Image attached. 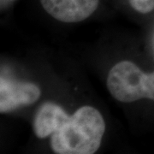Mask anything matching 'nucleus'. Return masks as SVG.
Wrapping results in <instances>:
<instances>
[{
  "label": "nucleus",
  "instance_id": "nucleus-1",
  "mask_svg": "<svg viewBox=\"0 0 154 154\" xmlns=\"http://www.w3.org/2000/svg\"><path fill=\"white\" fill-rule=\"evenodd\" d=\"M105 123L92 106L79 108L51 135V146L57 154H94L100 146Z\"/></svg>",
  "mask_w": 154,
  "mask_h": 154
},
{
  "label": "nucleus",
  "instance_id": "nucleus-2",
  "mask_svg": "<svg viewBox=\"0 0 154 154\" xmlns=\"http://www.w3.org/2000/svg\"><path fill=\"white\" fill-rule=\"evenodd\" d=\"M106 84L113 98L120 102L154 100V71L146 74L130 61H122L112 67Z\"/></svg>",
  "mask_w": 154,
  "mask_h": 154
},
{
  "label": "nucleus",
  "instance_id": "nucleus-3",
  "mask_svg": "<svg viewBox=\"0 0 154 154\" xmlns=\"http://www.w3.org/2000/svg\"><path fill=\"white\" fill-rule=\"evenodd\" d=\"M48 14L63 22H78L89 17L99 5V0H40Z\"/></svg>",
  "mask_w": 154,
  "mask_h": 154
},
{
  "label": "nucleus",
  "instance_id": "nucleus-4",
  "mask_svg": "<svg viewBox=\"0 0 154 154\" xmlns=\"http://www.w3.org/2000/svg\"><path fill=\"white\" fill-rule=\"evenodd\" d=\"M39 96V88L33 83L15 82L1 77L0 111L2 113L15 110L22 105L33 104Z\"/></svg>",
  "mask_w": 154,
  "mask_h": 154
},
{
  "label": "nucleus",
  "instance_id": "nucleus-5",
  "mask_svg": "<svg viewBox=\"0 0 154 154\" xmlns=\"http://www.w3.org/2000/svg\"><path fill=\"white\" fill-rule=\"evenodd\" d=\"M69 116L63 108L56 104L46 103L41 105L33 122L36 136L40 139L51 136Z\"/></svg>",
  "mask_w": 154,
  "mask_h": 154
},
{
  "label": "nucleus",
  "instance_id": "nucleus-6",
  "mask_svg": "<svg viewBox=\"0 0 154 154\" xmlns=\"http://www.w3.org/2000/svg\"><path fill=\"white\" fill-rule=\"evenodd\" d=\"M133 9L141 14H147L154 10V0H128Z\"/></svg>",
  "mask_w": 154,
  "mask_h": 154
}]
</instances>
